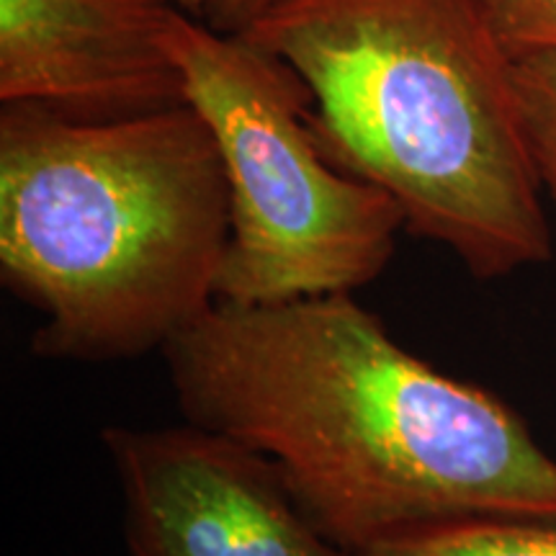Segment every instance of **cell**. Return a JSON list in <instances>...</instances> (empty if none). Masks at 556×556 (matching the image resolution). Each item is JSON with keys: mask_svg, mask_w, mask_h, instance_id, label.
<instances>
[{"mask_svg": "<svg viewBox=\"0 0 556 556\" xmlns=\"http://www.w3.org/2000/svg\"><path fill=\"white\" fill-rule=\"evenodd\" d=\"M312 93L338 168L490 281L552 258L516 83L482 0H270L240 31Z\"/></svg>", "mask_w": 556, "mask_h": 556, "instance_id": "2", "label": "cell"}, {"mask_svg": "<svg viewBox=\"0 0 556 556\" xmlns=\"http://www.w3.org/2000/svg\"><path fill=\"white\" fill-rule=\"evenodd\" d=\"M229 186L189 101L119 119L0 109V276L41 358L163 351L217 302Z\"/></svg>", "mask_w": 556, "mask_h": 556, "instance_id": "3", "label": "cell"}, {"mask_svg": "<svg viewBox=\"0 0 556 556\" xmlns=\"http://www.w3.org/2000/svg\"><path fill=\"white\" fill-rule=\"evenodd\" d=\"M513 60L556 54V0H482Z\"/></svg>", "mask_w": 556, "mask_h": 556, "instance_id": "9", "label": "cell"}, {"mask_svg": "<svg viewBox=\"0 0 556 556\" xmlns=\"http://www.w3.org/2000/svg\"><path fill=\"white\" fill-rule=\"evenodd\" d=\"M173 3H176L180 11L189 13V16H193V18L204 21V16H206L208 0H173Z\"/></svg>", "mask_w": 556, "mask_h": 556, "instance_id": "11", "label": "cell"}, {"mask_svg": "<svg viewBox=\"0 0 556 556\" xmlns=\"http://www.w3.org/2000/svg\"><path fill=\"white\" fill-rule=\"evenodd\" d=\"M358 556H556V520H456L381 541Z\"/></svg>", "mask_w": 556, "mask_h": 556, "instance_id": "7", "label": "cell"}, {"mask_svg": "<svg viewBox=\"0 0 556 556\" xmlns=\"http://www.w3.org/2000/svg\"><path fill=\"white\" fill-rule=\"evenodd\" d=\"M173 0H0V103L119 119L186 103Z\"/></svg>", "mask_w": 556, "mask_h": 556, "instance_id": "6", "label": "cell"}, {"mask_svg": "<svg viewBox=\"0 0 556 556\" xmlns=\"http://www.w3.org/2000/svg\"><path fill=\"white\" fill-rule=\"evenodd\" d=\"M516 83L528 152L556 214V54L518 60Z\"/></svg>", "mask_w": 556, "mask_h": 556, "instance_id": "8", "label": "cell"}, {"mask_svg": "<svg viewBox=\"0 0 556 556\" xmlns=\"http://www.w3.org/2000/svg\"><path fill=\"white\" fill-rule=\"evenodd\" d=\"M131 556H358L325 536L263 451L193 422L103 430Z\"/></svg>", "mask_w": 556, "mask_h": 556, "instance_id": "5", "label": "cell"}, {"mask_svg": "<svg viewBox=\"0 0 556 556\" xmlns=\"http://www.w3.org/2000/svg\"><path fill=\"white\" fill-rule=\"evenodd\" d=\"M168 41L186 101L225 160L232 227L219 302L338 294L381 276L405 229L402 208L325 155L312 129V93L294 70L184 11Z\"/></svg>", "mask_w": 556, "mask_h": 556, "instance_id": "4", "label": "cell"}, {"mask_svg": "<svg viewBox=\"0 0 556 556\" xmlns=\"http://www.w3.org/2000/svg\"><path fill=\"white\" fill-rule=\"evenodd\" d=\"M270 0H208L204 21L222 34H240Z\"/></svg>", "mask_w": 556, "mask_h": 556, "instance_id": "10", "label": "cell"}, {"mask_svg": "<svg viewBox=\"0 0 556 556\" xmlns=\"http://www.w3.org/2000/svg\"><path fill=\"white\" fill-rule=\"evenodd\" d=\"M163 356L186 422L263 451L351 552L456 520H556V458L516 409L405 351L351 291L217 299Z\"/></svg>", "mask_w": 556, "mask_h": 556, "instance_id": "1", "label": "cell"}]
</instances>
